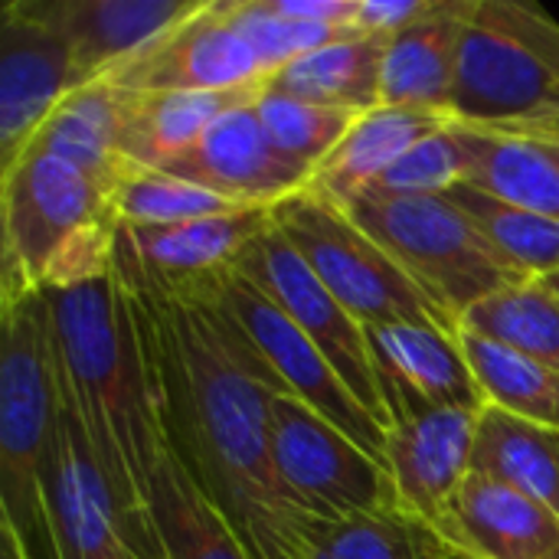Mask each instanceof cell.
Here are the masks:
<instances>
[{
    "label": "cell",
    "instance_id": "obj_1",
    "mask_svg": "<svg viewBox=\"0 0 559 559\" xmlns=\"http://www.w3.org/2000/svg\"><path fill=\"white\" fill-rule=\"evenodd\" d=\"M144 354L164 445L255 559H275L308 514L272 468V396L288 393L219 305L151 298L115 278Z\"/></svg>",
    "mask_w": 559,
    "mask_h": 559
},
{
    "label": "cell",
    "instance_id": "obj_2",
    "mask_svg": "<svg viewBox=\"0 0 559 559\" xmlns=\"http://www.w3.org/2000/svg\"><path fill=\"white\" fill-rule=\"evenodd\" d=\"M43 295L52 311L62 403L85 436L118 527L134 557L164 559L147 498L167 445L124 295L115 275Z\"/></svg>",
    "mask_w": 559,
    "mask_h": 559
},
{
    "label": "cell",
    "instance_id": "obj_3",
    "mask_svg": "<svg viewBox=\"0 0 559 559\" xmlns=\"http://www.w3.org/2000/svg\"><path fill=\"white\" fill-rule=\"evenodd\" d=\"M0 524L26 559H62L49 472L62 419L56 331L43 292L0 305Z\"/></svg>",
    "mask_w": 559,
    "mask_h": 559
},
{
    "label": "cell",
    "instance_id": "obj_4",
    "mask_svg": "<svg viewBox=\"0 0 559 559\" xmlns=\"http://www.w3.org/2000/svg\"><path fill=\"white\" fill-rule=\"evenodd\" d=\"M0 305L111 275L118 216L108 190L49 154L0 170Z\"/></svg>",
    "mask_w": 559,
    "mask_h": 559
},
{
    "label": "cell",
    "instance_id": "obj_5",
    "mask_svg": "<svg viewBox=\"0 0 559 559\" xmlns=\"http://www.w3.org/2000/svg\"><path fill=\"white\" fill-rule=\"evenodd\" d=\"M452 121L527 138L559 121V23L537 3L472 0Z\"/></svg>",
    "mask_w": 559,
    "mask_h": 559
},
{
    "label": "cell",
    "instance_id": "obj_6",
    "mask_svg": "<svg viewBox=\"0 0 559 559\" xmlns=\"http://www.w3.org/2000/svg\"><path fill=\"white\" fill-rule=\"evenodd\" d=\"M347 216L373 236L419 292L459 328L481 298L527 282L488 242L481 226L449 197H373L364 193Z\"/></svg>",
    "mask_w": 559,
    "mask_h": 559
},
{
    "label": "cell",
    "instance_id": "obj_7",
    "mask_svg": "<svg viewBox=\"0 0 559 559\" xmlns=\"http://www.w3.org/2000/svg\"><path fill=\"white\" fill-rule=\"evenodd\" d=\"M278 233L301 252L324 288L367 328L390 321H423L445 331L459 328L419 292V285L393 262V255L367 236L347 210L334 206L311 187L275 203Z\"/></svg>",
    "mask_w": 559,
    "mask_h": 559
},
{
    "label": "cell",
    "instance_id": "obj_8",
    "mask_svg": "<svg viewBox=\"0 0 559 559\" xmlns=\"http://www.w3.org/2000/svg\"><path fill=\"white\" fill-rule=\"evenodd\" d=\"M269 226L272 206H242L174 226L118 223L111 275L160 301L206 305L219 298L246 246Z\"/></svg>",
    "mask_w": 559,
    "mask_h": 559
},
{
    "label": "cell",
    "instance_id": "obj_9",
    "mask_svg": "<svg viewBox=\"0 0 559 559\" xmlns=\"http://www.w3.org/2000/svg\"><path fill=\"white\" fill-rule=\"evenodd\" d=\"M272 468L282 495L308 518L396 508L386 465L292 393L272 396Z\"/></svg>",
    "mask_w": 559,
    "mask_h": 559
},
{
    "label": "cell",
    "instance_id": "obj_10",
    "mask_svg": "<svg viewBox=\"0 0 559 559\" xmlns=\"http://www.w3.org/2000/svg\"><path fill=\"white\" fill-rule=\"evenodd\" d=\"M236 272L246 282H252L269 301H275L305 331V337L341 373V380L357 396V403L383 429H390V416L383 406V393H380V380H377L364 324L324 288V282L301 259V252L278 233L275 219L262 236H255L246 246V252L236 262Z\"/></svg>",
    "mask_w": 559,
    "mask_h": 559
},
{
    "label": "cell",
    "instance_id": "obj_11",
    "mask_svg": "<svg viewBox=\"0 0 559 559\" xmlns=\"http://www.w3.org/2000/svg\"><path fill=\"white\" fill-rule=\"evenodd\" d=\"M219 305L246 328V334L262 350V357L292 396L308 403L314 413L347 432L364 452H370L380 465H386V429L357 403V396L347 390L331 360L275 301H269L252 282L236 272L219 292Z\"/></svg>",
    "mask_w": 559,
    "mask_h": 559
},
{
    "label": "cell",
    "instance_id": "obj_12",
    "mask_svg": "<svg viewBox=\"0 0 559 559\" xmlns=\"http://www.w3.org/2000/svg\"><path fill=\"white\" fill-rule=\"evenodd\" d=\"M102 79L124 92H233L262 85L269 75L229 23L223 0H203Z\"/></svg>",
    "mask_w": 559,
    "mask_h": 559
},
{
    "label": "cell",
    "instance_id": "obj_13",
    "mask_svg": "<svg viewBox=\"0 0 559 559\" xmlns=\"http://www.w3.org/2000/svg\"><path fill=\"white\" fill-rule=\"evenodd\" d=\"M390 423L423 409H485V390L455 331L423 321L367 324Z\"/></svg>",
    "mask_w": 559,
    "mask_h": 559
},
{
    "label": "cell",
    "instance_id": "obj_14",
    "mask_svg": "<svg viewBox=\"0 0 559 559\" xmlns=\"http://www.w3.org/2000/svg\"><path fill=\"white\" fill-rule=\"evenodd\" d=\"M174 177L193 180L239 206H275L308 190L314 170L288 157L265 131L255 102L229 108L203 138L164 167Z\"/></svg>",
    "mask_w": 559,
    "mask_h": 559
},
{
    "label": "cell",
    "instance_id": "obj_15",
    "mask_svg": "<svg viewBox=\"0 0 559 559\" xmlns=\"http://www.w3.org/2000/svg\"><path fill=\"white\" fill-rule=\"evenodd\" d=\"M75 92L66 39L10 0L0 13V170L16 164L56 105Z\"/></svg>",
    "mask_w": 559,
    "mask_h": 559
},
{
    "label": "cell",
    "instance_id": "obj_16",
    "mask_svg": "<svg viewBox=\"0 0 559 559\" xmlns=\"http://www.w3.org/2000/svg\"><path fill=\"white\" fill-rule=\"evenodd\" d=\"M481 409H423L390 423L386 472L403 514L432 527L472 475Z\"/></svg>",
    "mask_w": 559,
    "mask_h": 559
},
{
    "label": "cell",
    "instance_id": "obj_17",
    "mask_svg": "<svg viewBox=\"0 0 559 559\" xmlns=\"http://www.w3.org/2000/svg\"><path fill=\"white\" fill-rule=\"evenodd\" d=\"M432 531L452 559H550L559 550V518L550 508L475 472Z\"/></svg>",
    "mask_w": 559,
    "mask_h": 559
},
{
    "label": "cell",
    "instance_id": "obj_18",
    "mask_svg": "<svg viewBox=\"0 0 559 559\" xmlns=\"http://www.w3.org/2000/svg\"><path fill=\"white\" fill-rule=\"evenodd\" d=\"M26 13L52 26L69 52L75 88L144 49L203 0H20Z\"/></svg>",
    "mask_w": 559,
    "mask_h": 559
},
{
    "label": "cell",
    "instance_id": "obj_19",
    "mask_svg": "<svg viewBox=\"0 0 559 559\" xmlns=\"http://www.w3.org/2000/svg\"><path fill=\"white\" fill-rule=\"evenodd\" d=\"M472 0H436L423 20L400 29L383 52L380 108L452 118L462 29Z\"/></svg>",
    "mask_w": 559,
    "mask_h": 559
},
{
    "label": "cell",
    "instance_id": "obj_20",
    "mask_svg": "<svg viewBox=\"0 0 559 559\" xmlns=\"http://www.w3.org/2000/svg\"><path fill=\"white\" fill-rule=\"evenodd\" d=\"M49 491L62 559H138L118 527L111 495L66 403L49 472Z\"/></svg>",
    "mask_w": 559,
    "mask_h": 559
},
{
    "label": "cell",
    "instance_id": "obj_21",
    "mask_svg": "<svg viewBox=\"0 0 559 559\" xmlns=\"http://www.w3.org/2000/svg\"><path fill=\"white\" fill-rule=\"evenodd\" d=\"M121 118H124V88L98 79L92 85L66 95L56 111L43 121L23 154H49L59 157L82 174H88L102 190H115V183L138 164H131L121 151Z\"/></svg>",
    "mask_w": 559,
    "mask_h": 559
},
{
    "label": "cell",
    "instance_id": "obj_22",
    "mask_svg": "<svg viewBox=\"0 0 559 559\" xmlns=\"http://www.w3.org/2000/svg\"><path fill=\"white\" fill-rule=\"evenodd\" d=\"M449 124H452L449 115L373 108L360 115L357 124L344 134V141L331 151V157L314 167V177L308 187L344 210L357 197H364L419 141H426L429 134Z\"/></svg>",
    "mask_w": 559,
    "mask_h": 559
},
{
    "label": "cell",
    "instance_id": "obj_23",
    "mask_svg": "<svg viewBox=\"0 0 559 559\" xmlns=\"http://www.w3.org/2000/svg\"><path fill=\"white\" fill-rule=\"evenodd\" d=\"M262 85L233 92H124L121 151L138 167L164 170L229 108L255 102Z\"/></svg>",
    "mask_w": 559,
    "mask_h": 559
},
{
    "label": "cell",
    "instance_id": "obj_24",
    "mask_svg": "<svg viewBox=\"0 0 559 559\" xmlns=\"http://www.w3.org/2000/svg\"><path fill=\"white\" fill-rule=\"evenodd\" d=\"M285 554L298 559H452L432 527L413 521L400 508L337 521L308 518L295 527L278 557Z\"/></svg>",
    "mask_w": 559,
    "mask_h": 559
},
{
    "label": "cell",
    "instance_id": "obj_25",
    "mask_svg": "<svg viewBox=\"0 0 559 559\" xmlns=\"http://www.w3.org/2000/svg\"><path fill=\"white\" fill-rule=\"evenodd\" d=\"M386 43V36L350 33L282 66L275 75L265 79V88L367 115L380 108Z\"/></svg>",
    "mask_w": 559,
    "mask_h": 559
},
{
    "label": "cell",
    "instance_id": "obj_26",
    "mask_svg": "<svg viewBox=\"0 0 559 559\" xmlns=\"http://www.w3.org/2000/svg\"><path fill=\"white\" fill-rule=\"evenodd\" d=\"M472 472L488 475L559 518V436L534 426L501 406H485L478 416Z\"/></svg>",
    "mask_w": 559,
    "mask_h": 559
},
{
    "label": "cell",
    "instance_id": "obj_27",
    "mask_svg": "<svg viewBox=\"0 0 559 559\" xmlns=\"http://www.w3.org/2000/svg\"><path fill=\"white\" fill-rule=\"evenodd\" d=\"M147 501L164 559H255L167 449L154 468Z\"/></svg>",
    "mask_w": 559,
    "mask_h": 559
},
{
    "label": "cell",
    "instance_id": "obj_28",
    "mask_svg": "<svg viewBox=\"0 0 559 559\" xmlns=\"http://www.w3.org/2000/svg\"><path fill=\"white\" fill-rule=\"evenodd\" d=\"M465 147V183L540 216L559 219V164L534 141L455 121Z\"/></svg>",
    "mask_w": 559,
    "mask_h": 559
},
{
    "label": "cell",
    "instance_id": "obj_29",
    "mask_svg": "<svg viewBox=\"0 0 559 559\" xmlns=\"http://www.w3.org/2000/svg\"><path fill=\"white\" fill-rule=\"evenodd\" d=\"M459 331L559 370V295L544 278L501 288L468 308Z\"/></svg>",
    "mask_w": 559,
    "mask_h": 559
},
{
    "label": "cell",
    "instance_id": "obj_30",
    "mask_svg": "<svg viewBox=\"0 0 559 559\" xmlns=\"http://www.w3.org/2000/svg\"><path fill=\"white\" fill-rule=\"evenodd\" d=\"M459 341L491 406L559 436V370L465 331H459Z\"/></svg>",
    "mask_w": 559,
    "mask_h": 559
},
{
    "label": "cell",
    "instance_id": "obj_31",
    "mask_svg": "<svg viewBox=\"0 0 559 559\" xmlns=\"http://www.w3.org/2000/svg\"><path fill=\"white\" fill-rule=\"evenodd\" d=\"M449 197L481 226L488 242L524 278H547L559 272V219L511 206L472 183H459Z\"/></svg>",
    "mask_w": 559,
    "mask_h": 559
},
{
    "label": "cell",
    "instance_id": "obj_32",
    "mask_svg": "<svg viewBox=\"0 0 559 559\" xmlns=\"http://www.w3.org/2000/svg\"><path fill=\"white\" fill-rule=\"evenodd\" d=\"M111 210L118 223L131 226H174L203 216L242 210L239 203L154 167H131L111 190Z\"/></svg>",
    "mask_w": 559,
    "mask_h": 559
},
{
    "label": "cell",
    "instance_id": "obj_33",
    "mask_svg": "<svg viewBox=\"0 0 559 559\" xmlns=\"http://www.w3.org/2000/svg\"><path fill=\"white\" fill-rule=\"evenodd\" d=\"M255 111L272 134V141L295 160L308 164L311 170L331 157V151L344 141V134L357 124V111L321 105L308 98H295L285 92L262 88L255 98Z\"/></svg>",
    "mask_w": 559,
    "mask_h": 559
},
{
    "label": "cell",
    "instance_id": "obj_34",
    "mask_svg": "<svg viewBox=\"0 0 559 559\" xmlns=\"http://www.w3.org/2000/svg\"><path fill=\"white\" fill-rule=\"evenodd\" d=\"M223 10L229 23L242 33V39L252 46V52L259 56L265 75H275L282 66L295 62L298 56L314 52L354 33L341 26H321V23H301V20L282 16L269 0H223Z\"/></svg>",
    "mask_w": 559,
    "mask_h": 559
},
{
    "label": "cell",
    "instance_id": "obj_35",
    "mask_svg": "<svg viewBox=\"0 0 559 559\" xmlns=\"http://www.w3.org/2000/svg\"><path fill=\"white\" fill-rule=\"evenodd\" d=\"M465 183V147L455 121L426 141H419L406 157H400L367 193L373 197H439Z\"/></svg>",
    "mask_w": 559,
    "mask_h": 559
},
{
    "label": "cell",
    "instance_id": "obj_36",
    "mask_svg": "<svg viewBox=\"0 0 559 559\" xmlns=\"http://www.w3.org/2000/svg\"><path fill=\"white\" fill-rule=\"evenodd\" d=\"M436 0H357L354 29L367 36H386L393 39L400 29L413 26L429 13Z\"/></svg>",
    "mask_w": 559,
    "mask_h": 559
},
{
    "label": "cell",
    "instance_id": "obj_37",
    "mask_svg": "<svg viewBox=\"0 0 559 559\" xmlns=\"http://www.w3.org/2000/svg\"><path fill=\"white\" fill-rule=\"evenodd\" d=\"M269 3L282 16H292L301 23L341 26V29H354V16H357V0H269Z\"/></svg>",
    "mask_w": 559,
    "mask_h": 559
},
{
    "label": "cell",
    "instance_id": "obj_38",
    "mask_svg": "<svg viewBox=\"0 0 559 559\" xmlns=\"http://www.w3.org/2000/svg\"><path fill=\"white\" fill-rule=\"evenodd\" d=\"M524 141H534V144H540L554 160L559 164V121L557 124H550V128H540V131H534V134H527Z\"/></svg>",
    "mask_w": 559,
    "mask_h": 559
},
{
    "label": "cell",
    "instance_id": "obj_39",
    "mask_svg": "<svg viewBox=\"0 0 559 559\" xmlns=\"http://www.w3.org/2000/svg\"><path fill=\"white\" fill-rule=\"evenodd\" d=\"M0 559H26L23 557L20 540H16V534L7 524H0Z\"/></svg>",
    "mask_w": 559,
    "mask_h": 559
},
{
    "label": "cell",
    "instance_id": "obj_40",
    "mask_svg": "<svg viewBox=\"0 0 559 559\" xmlns=\"http://www.w3.org/2000/svg\"><path fill=\"white\" fill-rule=\"evenodd\" d=\"M544 282H547V285H550V288H554V292L559 295V272H557V275H547Z\"/></svg>",
    "mask_w": 559,
    "mask_h": 559
},
{
    "label": "cell",
    "instance_id": "obj_41",
    "mask_svg": "<svg viewBox=\"0 0 559 559\" xmlns=\"http://www.w3.org/2000/svg\"><path fill=\"white\" fill-rule=\"evenodd\" d=\"M278 559H298V557H292V554H285V557H278Z\"/></svg>",
    "mask_w": 559,
    "mask_h": 559
},
{
    "label": "cell",
    "instance_id": "obj_42",
    "mask_svg": "<svg viewBox=\"0 0 559 559\" xmlns=\"http://www.w3.org/2000/svg\"><path fill=\"white\" fill-rule=\"evenodd\" d=\"M550 559H559V550H557V554H554V557H550Z\"/></svg>",
    "mask_w": 559,
    "mask_h": 559
}]
</instances>
